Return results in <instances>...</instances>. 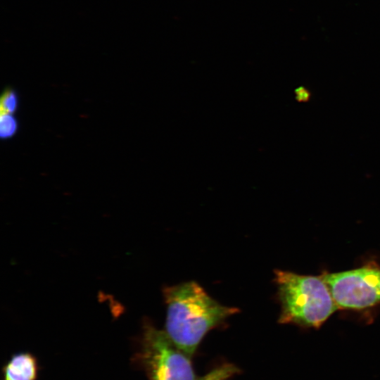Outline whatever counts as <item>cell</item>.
Listing matches in <instances>:
<instances>
[{"label": "cell", "instance_id": "5b68a950", "mask_svg": "<svg viewBox=\"0 0 380 380\" xmlns=\"http://www.w3.org/2000/svg\"><path fill=\"white\" fill-rule=\"evenodd\" d=\"M38 364L30 353H18L11 356L3 368V380H36Z\"/></svg>", "mask_w": 380, "mask_h": 380}, {"label": "cell", "instance_id": "52a82bcc", "mask_svg": "<svg viewBox=\"0 0 380 380\" xmlns=\"http://www.w3.org/2000/svg\"><path fill=\"white\" fill-rule=\"evenodd\" d=\"M1 114H11L17 108V97L13 91H6L1 99Z\"/></svg>", "mask_w": 380, "mask_h": 380}, {"label": "cell", "instance_id": "8992f818", "mask_svg": "<svg viewBox=\"0 0 380 380\" xmlns=\"http://www.w3.org/2000/svg\"><path fill=\"white\" fill-rule=\"evenodd\" d=\"M239 372L236 366L226 363L214 368L196 380H229Z\"/></svg>", "mask_w": 380, "mask_h": 380}, {"label": "cell", "instance_id": "ba28073f", "mask_svg": "<svg viewBox=\"0 0 380 380\" xmlns=\"http://www.w3.org/2000/svg\"><path fill=\"white\" fill-rule=\"evenodd\" d=\"M0 123L2 137L7 138L12 136L17 129L16 121L11 114L1 115Z\"/></svg>", "mask_w": 380, "mask_h": 380}, {"label": "cell", "instance_id": "277c9868", "mask_svg": "<svg viewBox=\"0 0 380 380\" xmlns=\"http://www.w3.org/2000/svg\"><path fill=\"white\" fill-rule=\"evenodd\" d=\"M320 276L339 309L360 310L380 303V267L376 265L338 272H324Z\"/></svg>", "mask_w": 380, "mask_h": 380}, {"label": "cell", "instance_id": "3957f363", "mask_svg": "<svg viewBox=\"0 0 380 380\" xmlns=\"http://www.w3.org/2000/svg\"><path fill=\"white\" fill-rule=\"evenodd\" d=\"M149 380H196L191 357L179 349L165 331L146 323L139 353Z\"/></svg>", "mask_w": 380, "mask_h": 380}, {"label": "cell", "instance_id": "9c48e42d", "mask_svg": "<svg viewBox=\"0 0 380 380\" xmlns=\"http://www.w3.org/2000/svg\"><path fill=\"white\" fill-rule=\"evenodd\" d=\"M295 96L298 102H307L310 99L311 93L307 88L300 86L295 89Z\"/></svg>", "mask_w": 380, "mask_h": 380}, {"label": "cell", "instance_id": "6da1fadb", "mask_svg": "<svg viewBox=\"0 0 380 380\" xmlns=\"http://www.w3.org/2000/svg\"><path fill=\"white\" fill-rule=\"evenodd\" d=\"M163 295L167 305L165 331L191 357L208 331L239 312L219 303L195 281L166 287Z\"/></svg>", "mask_w": 380, "mask_h": 380}, {"label": "cell", "instance_id": "7a4b0ae2", "mask_svg": "<svg viewBox=\"0 0 380 380\" xmlns=\"http://www.w3.org/2000/svg\"><path fill=\"white\" fill-rule=\"evenodd\" d=\"M274 274L281 305L279 323L319 329L339 309L320 275L278 270Z\"/></svg>", "mask_w": 380, "mask_h": 380}]
</instances>
